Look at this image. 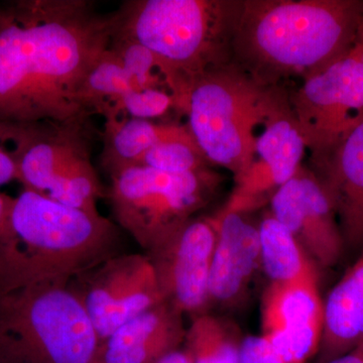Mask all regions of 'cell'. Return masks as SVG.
Wrapping results in <instances>:
<instances>
[{"instance_id":"obj_1","label":"cell","mask_w":363,"mask_h":363,"mask_svg":"<svg viewBox=\"0 0 363 363\" xmlns=\"http://www.w3.org/2000/svg\"><path fill=\"white\" fill-rule=\"evenodd\" d=\"M117 14L87 0L0 9V125L89 121L81 90L109 49Z\"/></svg>"},{"instance_id":"obj_2","label":"cell","mask_w":363,"mask_h":363,"mask_svg":"<svg viewBox=\"0 0 363 363\" xmlns=\"http://www.w3.org/2000/svg\"><path fill=\"white\" fill-rule=\"evenodd\" d=\"M362 0H240L233 61L272 86L304 78L350 51Z\"/></svg>"},{"instance_id":"obj_3","label":"cell","mask_w":363,"mask_h":363,"mask_svg":"<svg viewBox=\"0 0 363 363\" xmlns=\"http://www.w3.org/2000/svg\"><path fill=\"white\" fill-rule=\"evenodd\" d=\"M121 253L123 235L116 223L23 190L14 198L9 228L0 238V292L69 285Z\"/></svg>"},{"instance_id":"obj_4","label":"cell","mask_w":363,"mask_h":363,"mask_svg":"<svg viewBox=\"0 0 363 363\" xmlns=\"http://www.w3.org/2000/svg\"><path fill=\"white\" fill-rule=\"evenodd\" d=\"M240 0H133L117 13V33L147 48L179 107L208 72L233 60Z\"/></svg>"},{"instance_id":"obj_5","label":"cell","mask_w":363,"mask_h":363,"mask_svg":"<svg viewBox=\"0 0 363 363\" xmlns=\"http://www.w3.org/2000/svg\"><path fill=\"white\" fill-rule=\"evenodd\" d=\"M288 99L286 86L264 84L231 60L200 78L178 111L208 162L238 179L255 162L257 128Z\"/></svg>"},{"instance_id":"obj_6","label":"cell","mask_w":363,"mask_h":363,"mask_svg":"<svg viewBox=\"0 0 363 363\" xmlns=\"http://www.w3.org/2000/svg\"><path fill=\"white\" fill-rule=\"evenodd\" d=\"M99 346L70 286L0 292V363H96Z\"/></svg>"},{"instance_id":"obj_7","label":"cell","mask_w":363,"mask_h":363,"mask_svg":"<svg viewBox=\"0 0 363 363\" xmlns=\"http://www.w3.org/2000/svg\"><path fill=\"white\" fill-rule=\"evenodd\" d=\"M92 136L90 119L0 125V147L16 162L23 190L96 215L106 194L91 161Z\"/></svg>"},{"instance_id":"obj_8","label":"cell","mask_w":363,"mask_h":363,"mask_svg":"<svg viewBox=\"0 0 363 363\" xmlns=\"http://www.w3.org/2000/svg\"><path fill=\"white\" fill-rule=\"evenodd\" d=\"M108 198L119 228L145 252L211 199L219 184L209 168L172 174L133 166L111 174Z\"/></svg>"},{"instance_id":"obj_9","label":"cell","mask_w":363,"mask_h":363,"mask_svg":"<svg viewBox=\"0 0 363 363\" xmlns=\"http://www.w3.org/2000/svg\"><path fill=\"white\" fill-rule=\"evenodd\" d=\"M291 107L311 161L326 156L363 121V62L355 43L335 61L289 90Z\"/></svg>"},{"instance_id":"obj_10","label":"cell","mask_w":363,"mask_h":363,"mask_svg":"<svg viewBox=\"0 0 363 363\" xmlns=\"http://www.w3.org/2000/svg\"><path fill=\"white\" fill-rule=\"evenodd\" d=\"M100 344L140 313L164 302L145 253H121L71 281Z\"/></svg>"},{"instance_id":"obj_11","label":"cell","mask_w":363,"mask_h":363,"mask_svg":"<svg viewBox=\"0 0 363 363\" xmlns=\"http://www.w3.org/2000/svg\"><path fill=\"white\" fill-rule=\"evenodd\" d=\"M215 245L212 217H193L145 252L162 300L183 315L197 316L208 307Z\"/></svg>"},{"instance_id":"obj_12","label":"cell","mask_w":363,"mask_h":363,"mask_svg":"<svg viewBox=\"0 0 363 363\" xmlns=\"http://www.w3.org/2000/svg\"><path fill=\"white\" fill-rule=\"evenodd\" d=\"M269 211L292 233L315 267L330 269L345 245L335 210L311 169L301 166L272 196Z\"/></svg>"},{"instance_id":"obj_13","label":"cell","mask_w":363,"mask_h":363,"mask_svg":"<svg viewBox=\"0 0 363 363\" xmlns=\"http://www.w3.org/2000/svg\"><path fill=\"white\" fill-rule=\"evenodd\" d=\"M213 219L216 245L210 269L208 306L242 301L260 266L259 228L250 212L222 209Z\"/></svg>"},{"instance_id":"obj_14","label":"cell","mask_w":363,"mask_h":363,"mask_svg":"<svg viewBox=\"0 0 363 363\" xmlns=\"http://www.w3.org/2000/svg\"><path fill=\"white\" fill-rule=\"evenodd\" d=\"M312 164L335 210L345 252L359 253L363 248V121Z\"/></svg>"},{"instance_id":"obj_15","label":"cell","mask_w":363,"mask_h":363,"mask_svg":"<svg viewBox=\"0 0 363 363\" xmlns=\"http://www.w3.org/2000/svg\"><path fill=\"white\" fill-rule=\"evenodd\" d=\"M183 317L166 302L140 313L100 344L96 363H156L184 344Z\"/></svg>"},{"instance_id":"obj_16","label":"cell","mask_w":363,"mask_h":363,"mask_svg":"<svg viewBox=\"0 0 363 363\" xmlns=\"http://www.w3.org/2000/svg\"><path fill=\"white\" fill-rule=\"evenodd\" d=\"M363 342V248L324 302L321 363L346 354Z\"/></svg>"},{"instance_id":"obj_17","label":"cell","mask_w":363,"mask_h":363,"mask_svg":"<svg viewBox=\"0 0 363 363\" xmlns=\"http://www.w3.org/2000/svg\"><path fill=\"white\" fill-rule=\"evenodd\" d=\"M262 335L322 329L324 303L318 279L293 283L269 284L262 307Z\"/></svg>"},{"instance_id":"obj_18","label":"cell","mask_w":363,"mask_h":363,"mask_svg":"<svg viewBox=\"0 0 363 363\" xmlns=\"http://www.w3.org/2000/svg\"><path fill=\"white\" fill-rule=\"evenodd\" d=\"M306 150L290 104V96L262 125L255 143V164L271 175L277 189L302 166Z\"/></svg>"},{"instance_id":"obj_19","label":"cell","mask_w":363,"mask_h":363,"mask_svg":"<svg viewBox=\"0 0 363 363\" xmlns=\"http://www.w3.org/2000/svg\"><path fill=\"white\" fill-rule=\"evenodd\" d=\"M104 117L101 164L109 175L140 164L145 152L164 138L172 126V123H155L128 116Z\"/></svg>"},{"instance_id":"obj_20","label":"cell","mask_w":363,"mask_h":363,"mask_svg":"<svg viewBox=\"0 0 363 363\" xmlns=\"http://www.w3.org/2000/svg\"><path fill=\"white\" fill-rule=\"evenodd\" d=\"M259 228L260 266L271 283H293L317 278L312 260L271 211L264 215Z\"/></svg>"},{"instance_id":"obj_21","label":"cell","mask_w":363,"mask_h":363,"mask_svg":"<svg viewBox=\"0 0 363 363\" xmlns=\"http://www.w3.org/2000/svg\"><path fill=\"white\" fill-rule=\"evenodd\" d=\"M240 343L225 320L203 313L187 328L184 350L193 363H240Z\"/></svg>"},{"instance_id":"obj_22","label":"cell","mask_w":363,"mask_h":363,"mask_svg":"<svg viewBox=\"0 0 363 363\" xmlns=\"http://www.w3.org/2000/svg\"><path fill=\"white\" fill-rule=\"evenodd\" d=\"M209 164L189 126L172 123L169 133L145 152L138 166L183 174L207 169Z\"/></svg>"},{"instance_id":"obj_23","label":"cell","mask_w":363,"mask_h":363,"mask_svg":"<svg viewBox=\"0 0 363 363\" xmlns=\"http://www.w3.org/2000/svg\"><path fill=\"white\" fill-rule=\"evenodd\" d=\"M140 89L109 47L86 76L81 99L90 113L99 114L106 102H112L128 91Z\"/></svg>"},{"instance_id":"obj_24","label":"cell","mask_w":363,"mask_h":363,"mask_svg":"<svg viewBox=\"0 0 363 363\" xmlns=\"http://www.w3.org/2000/svg\"><path fill=\"white\" fill-rule=\"evenodd\" d=\"M174 108V99L162 88H145L128 91L112 102H106L99 111L101 116H128L150 121Z\"/></svg>"},{"instance_id":"obj_25","label":"cell","mask_w":363,"mask_h":363,"mask_svg":"<svg viewBox=\"0 0 363 363\" xmlns=\"http://www.w3.org/2000/svg\"><path fill=\"white\" fill-rule=\"evenodd\" d=\"M111 49L140 89H145V88L166 89L162 79L157 72L156 59L147 48L117 33L116 28L111 40Z\"/></svg>"},{"instance_id":"obj_26","label":"cell","mask_w":363,"mask_h":363,"mask_svg":"<svg viewBox=\"0 0 363 363\" xmlns=\"http://www.w3.org/2000/svg\"><path fill=\"white\" fill-rule=\"evenodd\" d=\"M240 363H286L264 335L241 340Z\"/></svg>"},{"instance_id":"obj_27","label":"cell","mask_w":363,"mask_h":363,"mask_svg":"<svg viewBox=\"0 0 363 363\" xmlns=\"http://www.w3.org/2000/svg\"><path fill=\"white\" fill-rule=\"evenodd\" d=\"M18 181V169L11 154L0 147V186Z\"/></svg>"},{"instance_id":"obj_28","label":"cell","mask_w":363,"mask_h":363,"mask_svg":"<svg viewBox=\"0 0 363 363\" xmlns=\"http://www.w3.org/2000/svg\"><path fill=\"white\" fill-rule=\"evenodd\" d=\"M13 202V197L4 194V193H0V238L4 236L9 228Z\"/></svg>"},{"instance_id":"obj_29","label":"cell","mask_w":363,"mask_h":363,"mask_svg":"<svg viewBox=\"0 0 363 363\" xmlns=\"http://www.w3.org/2000/svg\"><path fill=\"white\" fill-rule=\"evenodd\" d=\"M156 363H193L185 350H177L164 355Z\"/></svg>"},{"instance_id":"obj_30","label":"cell","mask_w":363,"mask_h":363,"mask_svg":"<svg viewBox=\"0 0 363 363\" xmlns=\"http://www.w3.org/2000/svg\"><path fill=\"white\" fill-rule=\"evenodd\" d=\"M325 363H363V355L354 350Z\"/></svg>"},{"instance_id":"obj_31","label":"cell","mask_w":363,"mask_h":363,"mask_svg":"<svg viewBox=\"0 0 363 363\" xmlns=\"http://www.w3.org/2000/svg\"><path fill=\"white\" fill-rule=\"evenodd\" d=\"M355 43L359 45L360 49H362V62H363V33H357V40Z\"/></svg>"},{"instance_id":"obj_32","label":"cell","mask_w":363,"mask_h":363,"mask_svg":"<svg viewBox=\"0 0 363 363\" xmlns=\"http://www.w3.org/2000/svg\"><path fill=\"white\" fill-rule=\"evenodd\" d=\"M355 350H357L358 352L362 353V354L363 355V342L360 344L359 346H357V347L355 348Z\"/></svg>"},{"instance_id":"obj_33","label":"cell","mask_w":363,"mask_h":363,"mask_svg":"<svg viewBox=\"0 0 363 363\" xmlns=\"http://www.w3.org/2000/svg\"><path fill=\"white\" fill-rule=\"evenodd\" d=\"M358 32L363 33V20L362 23H360L359 28H358Z\"/></svg>"}]
</instances>
